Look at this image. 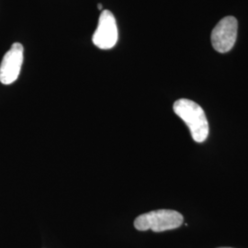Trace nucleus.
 Returning a JSON list of instances; mask_svg holds the SVG:
<instances>
[{"label": "nucleus", "mask_w": 248, "mask_h": 248, "mask_svg": "<svg viewBox=\"0 0 248 248\" xmlns=\"http://www.w3.org/2000/svg\"><path fill=\"white\" fill-rule=\"evenodd\" d=\"M174 112L188 127L193 140L202 142L209 135V123L202 108L194 101L180 98L173 105Z\"/></svg>", "instance_id": "nucleus-1"}, {"label": "nucleus", "mask_w": 248, "mask_h": 248, "mask_svg": "<svg viewBox=\"0 0 248 248\" xmlns=\"http://www.w3.org/2000/svg\"><path fill=\"white\" fill-rule=\"evenodd\" d=\"M184 218L174 210H156L139 215L134 220V227L138 231L152 230L155 232L174 230L180 227Z\"/></svg>", "instance_id": "nucleus-2"}, {"label": "nucleus", "mask_w": 248, "mask_h": 248, "mask_svg": "<svg viewBox=\"0 0 248 248\" xmlns=\"http://www.w3.org/2000/svg\"><path fill=\"white\" fill-rule=\"evenodd\" d=\"M237 19L234 17H225L221 19L213 29L212 44L219 53H228L235 44L237 37Z\"/></svg>", "instance_id": "nucleus-3"}, {"label": "nucleus", "mask_w": 248, "mask_h": 248, "mask_svg": "<svg viewBox=\"0 0 248 248\" xmlns=\"http://www.w3.org/2000/svg\"><path fill=\"white\" fill-rule=\"evenodd\" d=\"M92 41L94 45L101 50H109L115 46L118 41V28L111 11L103 10L101 12Z\"/></svg>", "instance_id": "nucleus-4"}, {"label": "nucleus", "mask_w": 248, "mask_h": 248, "mask_svg": "<svg viewBox=\"0 0 248 248\" xmlns=\"http://www.w3.org/2000/svg\"><path fill=\"white\" fill-rule=\"evenodd\" d=\"M24 48L19 43H15L4 55L0 64V82L10 85L18 79L23 63Z\"/></svg>", "instance_id": "nucleus-5"}, {"label": "nucleus", "mask_w": 248, "mask_h": 248, "mask_svg": "<svg viewBox=\"0 0 248 248\" xmlns=\"http://www.w3.org/2000/svg\"><path fill=\"white\" fill-rule=\"evenodd\" d=\"M98 9L102 10V4H98Z\"/></svg>", "instance_id": "nucleus-6"}, {"label": "nucleus", "mask_w": 248, "mask_h": 248, "mask_svg": "<svg viewBox=\"0 0 248 248\" xmlns=\"http://www.w3.org/2000/svg\"></svg>", "instance_id": "nucleus-7"}]
</instances>
